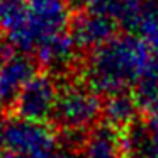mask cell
<instances>
[{"instance_id": "18", "label": "cell", "mask_w": 158, "mask_h": 158, "mask_svg": "<svg viewBox=\"0 0 158 158\" xmlns=\"http://www.w3.org/2000/svg\"><path fill=\"white\" fill-rule=\"evenodd\" d=\"M2 158H15V156H10V155H4Z\"/></svg>"}, {"instance_id": "14", "label": "cell", "mask_w": 158, "mask_h": 158, "mask_svg": "<svg viewBox=\"0 0 158 158\" xmlns=\"http://www.w3.org/2000/svg\"><path fill=\"white\" fill-rule=\"evenodd\" d=\"M136 100L139 104V109L143 110H150L158 106V56L151 63L146 80L138 87Z\"/></svg>"}, {"instance_id": "2", "label": "cell", "mask_w": 158, "mask_h": 158, "mask_svg": "<svg viewBox=\"0 0 158 158\" xmlns=\"http://www.w3.org/2000/svg\"><path fill=\"white\" fill-rule=\"evenodd\" d=\"M66 0H0V32L19 53H36L43 43L68 32Z\"/></svg>"}, {"instance_id": "1", "label": "cell", "mask_w": 158, "mask_h": 158, "mask_svg": "<svg viewBox=\"0 0 158 158\" xmlns=\"http://www.w3.org/2000/svg\"><path fill=\"white\" fill-rule=\"evenodd\" d=\"M151 51L138 36L116 34L100 48L90 51L85 65V83L97 94H126L139 87L150 73Z\"/></svg>"}, {"instance_id": "17", "label": "cell", "mask_w": 158, "mask_h": 158, "mask_svg": "<svg viewBox=\"0 0 158 158\" xmlns=\"http://www.w3.org/2000/svg\"><path fill=\"white\" fill-rule=\"evenodd\" d=\"M2 61H4V55H2V51H0V65H2Z\"/></svg>"}, {"instance_id": "12", "label": "cell", "mask_w": 158, "mask_h": 158, "mask_svg": "<svg viewBox=\"0 0 158 158\" xmlns=\"http://www.w3.org/2000/svg\"><path fill=\"white\" fill-rule=\"evenodd\" d=\"M90 12L106 15L114 22L121 21L129 26L146 0H85Z\"/></svg>"}, {"instance_id": "9", "label": "cell", "mask_w": 158, "mask_h": 158, "mask_svg": "<svg viewBox=\"0 0 158 158\" xmlns=\"http://www.w3.org/2000/svg\"><path fill=\"white\" fill-rule=\"evenodd\" d=\"M75 41H73L70 32H65V34H60L49 41L43 43L36 49V58L44 68L60 72V70H65L66 66L72 65V61L75 60Z\"/></svg>"}, {"instance_id": "4", "label": "cell", "mask_w": 158, "mask_h": 158, "mask_svg": "<svg viewBox=\"0 0 158 158\" xmlns=\"http://www.w3.org/2000/svg\"><path fill=\"white\" fill-rule=\"evenodd\" d=\"M102 106L99 94L89 83L70 82L60 87L58 102L55 109L56 124L72 134L92 131L102 116Z\"/></svg>"}, {"instance_id": "3", "label": "cell", "mask_w": 158, "mask_h": 158, "mask_svg": "<svg viewBox=\"0 0 158 158\" xmlns=\"http://www.w3.org/2000/svg\"><path fill=\"white\" fill-rule=\"evenodd\" d=\"M0 148L15 158H53L58 151V134L46 123L14 116L0 123Z\"/></svg>"}, {"instance_id": "16", "label": "cell", "mask_w": 158, "mask_h": 158, "mask_svg": "<svg viewBox=\"0 0 158 158\" xmlns=\"http://www.w3.org/2000/svg\"><path fill=\"white\" fill-rule=\"evenodd\" d=\"M53 158H83V155H80L78 151H75V150H58L56 151V155Z\"/></svg>"}, {"instance_id": "13", "label": "cell", "mask_w": 158, "mask_h": 158, "mask_svg": "<svg viewBox=\"0 0 158 158\" xmlns=\"http://www.w3.org/2000/svg\"><path fill=\"white\" fill-rule=\"evenodd\" d=\"M124 158H158V143L146 126H133L123 136Z\"/></svg>"}, {"instance_id": "11", "label": "cell", "mask_w": 158, "mask_h": 158, "mask_svg": "<svg viewBox=\"0 0 158 158\" xmlns=\"http://www.w3.org/2000/svg\"><path fill=\"white\" fill-rule=\"evenodd\" d=\"M129 27L134 29V36H138L151 53H158V0H146Z\"/></svg>"}, {"instance_id": "7", "label": "cell", "mask_w": 158, "mask_h": 158, "mask_svg": "<svg viewBox=\"0 0 158 158\" xmlns=\"http://www.w3.org/2000/svg\"><path fill=\"white\" fill-rule=\"evenodd\" d=\"M70 34L75 41L77 48L94 49L100 48L116 36V22L106 15L95 12H80L72 19Z\"/></svg>"}, {"instance_id": "8", "label": "cell", "mask_w": 158, "mask_h": 158, "mask_svg": "<svg viewBox=\"0 0 158 158\" xmlns=\"http://www.w3.org/2000/svg\"><path fill=\"white\" fill-rule=\"evenodd\" d=\"M83 158H124L123 138L117 129L107 126H95L85 138Z\"/></svg>"}, {"instance_id": "10", "label": "cell", "mask_w": 158, "mask_h": 158, "mask_svg": "<svg viewBox=\"0 0 158 158\" xmlns=\"http://www.w3.org/2000/svg\"><path fill=\"white\" fill-rule=\"evenodd\" d=\"M139 110L136 97H131L129 92L109 95L102 106V116L106 124L114 129H129L134 126V119Z\"/></svg>"}, {"instance_id": "6", "label": "cell", "mask_w": 158, "mask_h": 158, "mask_svg": "<svg viewBox=\"0 0 158 158\" xmlns=\"http://www.w3.org/2000/svg\"><path fill=\"white\" fill-rule=\"evenodd\" d=\"M36 77V63L24 53L5 56L0 65V109H12L24 90Z\"/></svg>"}, {"instance_id": "5", "label": "cell", "mask_w": 158, "mask_h": 158, "mask_svg": "<svg viewBox=\"0 0 158 158\" xmlns=\"http://www.w3.org/2000/svg\"><path fill=\"white\" fill-rule=\"evenodd\" d=\"M58 94L60 87L49 73H36V77L24 87L21 95L17 97L12 110L15 117L44 123L55 114Z\"/></svg>"}, {"instance_id": "15", "label": "cell", "mask_w": 158, "mask_h": 158, "mask_svg": "<svg viewBox=\"0 0 158 158\" xmlns=\"http://www.w3.org/2000/svg\"><path fill=\"white\" fill-rule=\"evenodd\" d=\"M144 126H146V129L153 136V139L158 143V106L146 110V124Z\"/></svg>"}]
</instances>
